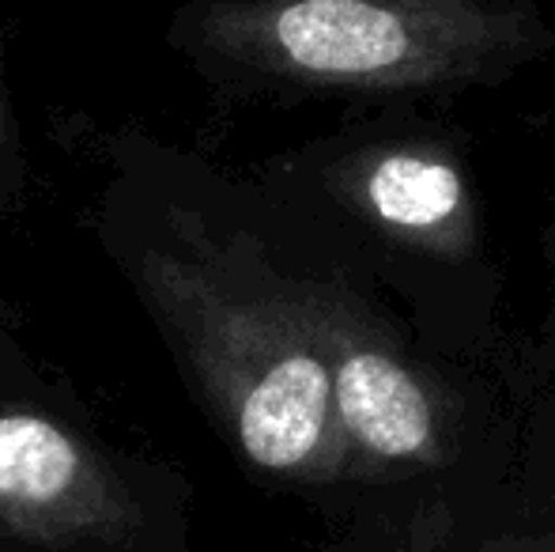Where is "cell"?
<instances>
[{"instance_id": "obj_7", "label": "cell", "mask_w": 555, "mask_h": 552, "mask_svg": "<svg viewBox=\"0 0 555 552\" xmlns=\"http://www.w3.org/2000/svg\"><path fill=\"white\" fill-rule=\"evenodd\" d=\"M0 375L8 378H27L30 375V360L20 348V333H15V318L12 310L0 303Z\"/></svg>"}, {"instance_id": "obj_8", "label": "cell", "mask_w": 555, "mask_h": 552, "mask_svg": "<svg viewBox=\"0 0 555 552\" xmlns=\"http://www.w3.org/2000/svg\"><path fill=\"white\" fill-rule=\"evenodd\" d=\"M397 552H442V549L439 545H424V541H412V545H404ZM480 552H544V549H480Z\"/></svg>"}, {"instance_id": "obj_5", "label": "cell", "mask_w": 555, "mask_h": 552, "mask_svg": "<svg viewBox=\"0 0 555 552\" xmlns=\"http://www.w3.org/2000/svg\"><path fill=\"white\" fill-rule=\"evenodd\" d=\"M344 193L366 220L412 251L465 258L476 243L465 175L442 152H366L344 170Z\"/></svg>"}, {"instance_id": "obj_3", "label": "cell", "mask_w": 555, "mask_h": 552, "mask_svg": "<svg viewBox=\"0 0 555 552\" xmlns=\"http://www.w3.org/2000/svg\"><path fill=\"white\" fill-rule=\"evenodd\" d=\"M144 508L88 435L27 406H0V538L38 549H121Z\"/></svg>"}, {"instance_id": "obj_6", "label": "cell", "mask_w": 555, "mask_h": 552, "mask_svg": "<svg viewBox=\"0 0 555 552\" xmlns=\"http://www.w3.org/2000/svg\"><path fill=\"white\" fill-rule=\"evenodd\" d=\"M23 193H27V147H23V126L8 88L4 35H0V220L20 208Z\"/></svg>"}, {"instance_id": "obj_2", "label": "cell", "mask_w": 555, "mask_h": 552, "mask_svg": "<svg viewBox=\"0 0 555 552\" xmlns=\"http://www.w3.org/2000/svg\"><path fill=\"white\" fill-rule=\"evenodd\" d=\"M541 38L514 0H190L170 23L212 80L348 95L480 80Z\"/></svg>"}, {"instance_id": "obj_1", "label": "cell", "mask_w": 555, "mask_h": 552, "mask_svg": "<svg viewBox=\"0 0 555 552\" xmlns=\"http://www.w3.org/2000/svg\"><path fill=\"white\" fill-rule=\"evenodd\" d=\"M106 251L254 470L284 480L348 473L333 371L295 277L272 273L238 235L190 208L106 213Z\"/></svg>"}, {"instance_id": "obj_4", "label": "cell", "mask_w": 555, "mask_h": 552, "mask_svg": "<svg viewBox=\"0 0 555 552\" xmlns=\"http://www.w3.org/2000/svg\"><path fill=\"white\" fill-rule=\"evenodd\" d=\"M302 307L333 371V413L344 458L382 465H431L446 450L442 401L386 341L348 292L299 280Z\"/></svg>"}]
</instances>
